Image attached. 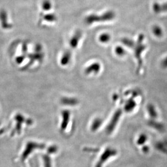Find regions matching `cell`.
<instances>
[{
  "instance_id": "obj_1",
  "label": "cell",
  "mask_w": 167,
  "mask_h": 167,
  "mask_svg": "<svg viewBox=\"0 0 167 167\" xmlns=\"http://www.w3.org/2000/svg\"><path fill=\"white\" fill-rule=\"evenodd\" d=\"M116 18V13L112 10L104 12L102 15L92 14L87 16L85 21L86 24H92L96 22H103L112 21Z\"/></svg>"
},
{
  "instance_id": "obj_2",
  "label": "cell",
  "mask_w": 167,
  "mask_h": 167,
  "mask_svg": "<svg viewBox=\"0 0 167 167\" xmlns=\"http://www.w3.org/2000/svg\"><path fill=\"white\" fill-rule=\"evenodd\" d=\"M144 36L143 34H140L138 36L137 39V42L136 47L135 46L136 48L135 50V57L137 60L138 62V68L140 69L142 68V65L143 62H142L141 54L144 51L145 49L146 48V46L143 44V40H144Z\"/></svg>"
},
{
  "instance_id": "obj_3",
  "label": "cell",
  "mask_w": 167,
  "mask_h": 167,
  "mask_svg": "<svg viewBox=\"0 0 167 167\" xmlns=\"http://www.w3.org/2000/svg\"><path fill=\"white\" fill-rule=\"evenodd\" d=\"M117 151L114 148L108 147L101 155L99 161L96 165L95 167H102V165L110 158L117 155Z\"/></svg>"
},
{
  "instance_id": "obj_4",
  "label": "cell",
  "mask_w": 167,
  "mask_h": 167,
  "mask_svg": "<svg viewBox=\"0 0 167 167\" xmlns=\"http://www.w3.org/2000/svg\"><path fill=\"white\" fill-rule=\"evenodd\" d=\"M121 114H122V112L119 109L115 112V114L112 116V120H110V122L109 125L107 126V129H106V132H107V134L110 135L113 132L118 123L120 118L121 117Z\"/></svg>"
},
{
  "instance_id": "obj_5",
  "label": "cell",
  "mask_w": 167,
  "mask_h": 167,
  "mask_svg": "<svg viewBox=\"0 0 167 167\" xmlns=\"http://www.w3.org/2000/svg\"><path fill=\"white\" fill-rule=\"evenodd\" d=\"M153 12L156 14L167 12V2L165 3H159L157 2H154L152 6Z\"/></svg>"
},
{
  "instance_id": "obj_6",
  "label": "cell",
  "mask_w": 167,
  "mask_h": 167,
  "mask_svg": "<svg viewBox=\"0 0 167 167\" xmlns=\"http://www.w3.org/2000/svg\"><path fill=\"white\" fill-rule=\"evenodd\" d=\"M148 125L149 126L153 128L159 132H163L164 130V125L163 124L157 122L155 119H150L148 121Z\"/></svg>"
},
{
  "instance_id": "obj_7",
  "label": "cell",
  "mask_w": 167,
  "mask_h": 167,
  "mask_svg": "<svg viewBox=\"0 0 167 167\" xmlns=\"http://www.w3.org/2000/svg\"><path fill=\"white\" fill-rule=\"evenodd\" d=\"M137 104L135 100L133 99L132 98H130L125 102L124 106V111L128 113L132 112L134 110Z\"/></svg>"
},
{
  "instance_id": "obj_8",
  "label": "cell",
  "mask_w": 167,
  "mask_h": 167,
  "mask_svg": "<svg viewBox=\"0 0 167 167\" xmlns=\"http://www.w3.org/2000/svg\"><path fill=\"white\" fill-rule=\"evenodd\" d=\"M0 21L3 28L7 29L10 28L11 25L8 23V16L5 10H1L0 12Z\"/></svg>"
},
{
  "instance_id": "obj_9",
  "label": "cell",
  "mask_w": 167,
  "mask_h": 167,
  "mask_svg": "<svg viewBox=\"0 0 167 167\" xmlns=\"http://www.w3.org/2000/svg\"><path fill=\"white\" fill-rule=\"evenodd\" d=\"M147 111L150 117V119H156L158 117V113L156 109L155 106L152 104H148L147 106Z\"/></svg>"
},
{
  "instance_id": "obj_10",
  "label": "cell",
  "mask_w": 167,
  "mask_h": 167,
  "mask_svg": "<svg viewBox=\"0 0 167 167\" xmlns=\"http://www.w3.org/2000/svg\"><path fill=\"white\" fill-rule=\"evenodd\" d=\"M154 147L160 152L167 155V147L163 141H158L154 144Z\"/></svg>"
},
{
  "instance_id": "obj_11",
  "label": "cell",
  "mask_w": 167,
  "mask_h": 167,
  "mask_svg": "<svg viewBox=\"0 0 167 167\" xmlns=\"http://www.w3.org/2000/svg\"><path fill=\"white\" fill-rule=\"evenodd\" d=\"M121 42L124 46L131 49L134 48L136 45L135 42L133 41L132 39L128 38H124L122 39L121 40Z\"/></svg>"
},
{
  "instance_id": "obj_12",
  "label": "cell",
  "mask_w": 167,
  "mask_h": 167,
  "mask_svg": "<svg viewBox=\"0 0 167 167\" xmlns=\"http://www.w3.org/2000/svg\"><path fill=\"white\" fill-rule=\"evenodd\" d=\"M152 32L153 34L155 35V36L160 38L162 37L163 35V32L161 28V27L159 26L158 25H155L152 28Z\"/></svg>"
},
{
  "instance_id": "obj_13",
  "label": "cell",
  "mask_w": 167,
  "mask_h": 167,
  "mask_svg": "<svg viewBox=\"0 0 167 167\" xmlns=\"http://www.w3.org/2000/svg\"><path fill=\"white\" fill-rule=\"evenodd\" d=\"M100 65L98 63H94L90 65L89 67L86 69L87 73H97L100 70Z\"/></svg>"
},
{
  "instance_id": "obj_14",
  "label": "cell",
  "mask_w": 167,
  "mask_h": 167,
  "mask_svg": "<svg viewBox=\"0 0 167 167\" xmlns=\"http://www.w3.org/2000/svg\"><path fill=\"white\" fill-rule=\"evenodd\" d=\"M148 140V136L144 134H141L138 136L136 141V143L138 145H143L147 142Z\"/></svg>"
},
{
  "instance_id": "obj_15",
  "label": "cell",
  "mask_w": 167,
  "mask_h": 167,
  "mask_svg": "<svg viewBox=\"0 0 167 167\" xmlns=\"http://www.w3.org/2000/svg\"><path fill=\"white\" fill-rule=\"evenodd\" d=\"M115 53L117 56H123L127 54L126 50L121 46H117L115 48Z\"/></svg>"
},
{
  "instance_id": "obj_16",
  "label": "cell",
  "mask_w": 167,
  "mask_h": 167,
  "mask_svg": "<svg viewBox=\"0 0 167 167\" xmlns=\"http://www.w3.org/2000/svg\"><path fill=\"white\" fill-rule=\"evenodd\" d=\"M102 124V119L101 118H96L94 120L92 125V131H96L101 126Z\"/></svg>"
},
{
  "instance_id": "obj_17",
  "label": "cell",
  "mask_w": 167,
  "mask_h": 167,
  "mask_svg": "<svg viewBox=\"0 0 167 167\" xmlns=\"http://www.w3.org/2000/svg\"><path fill=\"white\" fill-rule=\"evenodd\" d=\"M111 36L108 33H102L99 36V40L102 43H107L109 42Z\"/></svg>"
},
{
  "instance_id": "obj_18",
  "label": "cell",
  "mask_w": 167,
  "mask_h": 167,
  "mask_svg": "<svg viewBox=\"0 0 167 167\" xmlns=\"http://www.w3.org/2000/svg\"><path fill=\"white\" fill-rule=\"evenodd\" d=\"M42 8L44 10H49L52 8V2L49 0H44L43 1L42 4Z\"/></svg>"
},
{
  "instance_id": "obj_19",
  "label": "cell",
  "mask_w": 167,
  "mask_h": 167,
  "mask_svg": "<svg viewBox=\"0 0 167 167\" xmlns=\"http://www.w3.org/2000/svg\"><path fill=\"white\" fill-rule=\"evenodd\" d=\"M80 36H81L80 33L79 32H78L74 35V37H72V38L71 40V42H70L71 46L72 47H75L76 46L77 42H78V41L79 39L80 38Z\"/></svg>"
},
{
  "instance_id": "obj_20",
  "label": "cell",
  "mask_w": 167,
  "mask_h": 167,
  "mask_svg": "<svg viewBox=\"0 0 167 167\" xmlns=\"http://www.w3.org/2000/svg\"><path fill=\"white\" fill-rule=\"evenodd\" d=\"M43 19L44 20L47 21H49V22H53L56 20L57 19V17L56 15H55L54 14H48L47 15L44 16Z\"/></svg>"
},
{
  "instance_id": "obj_21",
  "label": "cell",
  "mask_w": 167,
  "mask_h": 167,
  "mask_svg": "<svg viewBox=\"0 0 167 167\" xmlns=\"http://www.w3.org/2000/svg\"><path fill=\"white\" fill-rule=\"evenodd\" d=\"M161 65L163 68L167 69V56L162 60Z\"/></svg>"
},
{
  "instance_id": "obj_22",
  "label": "cell",
  "mask_w": 167,
  "mask_h": 167,
  "mask_svg": "<svg viewBox=\"0 0 167 167\" xmlns=\"http://www.w3.org/2000/svg\"><path fill=\"white\" fill-rule=\"evenodd\" d=\"M142 151L144 154H148L150 151V148L147 145H143V146L142 148Z\"/></svg>"
},
{
  "instance_id": "obj_23",
  "label": "cell",
  "mask_w": 167,
  "mask_h": 167,
  "mask_svg": "<svg viewBox=\"0 0 167 167\" xmlns=\"http://www.w3.org/2000/svg\"><path fill=\"white\" fill-rule=\"evenodd\" d=\"M163 143H164L165 144H166V146H167V139H165V140H163Z\"/></svg>"
}]
</instances>
